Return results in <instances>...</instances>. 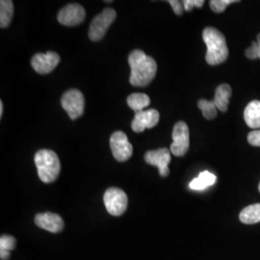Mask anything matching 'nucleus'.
Segmentation results:
<instances>
[{"mask_svg":"<svg viewBox=\"0 0 260 260\" xmlns=\"http://www.w3.org/2000/svg\"><path fill=\"white\" fill-rule=\"evenodd\" d=\"M203 39L207 47L205 60L211 66L223 63L229 57V48L223 33L214 27H206L203 32Z\"/></svg>","mask_w":260,"mask_h":260,"instance_id":"nucleus-2","label":"nucleus"},{"mask_svg":"<svg viewBox=\"0 0 260 260\" xmlns=\"http://www.w3.org/2000/svg\"><path fill=\"white\" fill-rule=\"evenodd\" d=\"M61 104L72 120H76L83 115L85 106L83 93L76 89L67 91L61 99Z\"/></svg>","mask_w":260,"mask_h":260,"instance_id":"nucleus-6","label":"nucleus"},{"mask_svg":"<svg viewBox=\"0 0 260 260\" xmlns=\"http://www.w3.org/2000/svg\"><path fill=\"white\" fill-rule=\"evenodd\" d=\"M238 2L236 0H211L209 2L210 8L215 13H223L225 8L231 5L232 3Z\"/></svg>","mask_w":260,"mask_h":260,"instance_id":"nucleus-21","label":"nucleus"},{"mask_svg":"<svg viewBox=\"0 0 260 260\" xmlns=\"http://www.w3.org/2000/svg\"><path fill=\"white\" fill-rule=\"evenodd\" d=\"M168 3L171 4L172 8L174 10V12L177 14V16H182L183 15V11H184V6L183 3L177 0H169Z\"/></svg>","mask_w":260,"mask_h":260,"instance_id":"nucleus-26","label":"nucleus"},{"mask_svg":"<svg viewBox=\"0 0 260 260\" xmlns=\"http://www.w3.org/2000/svg\"><path fill=\"white\" fill-rule=\"evenodd\" d=\"M245 55L248 59H258V45L256 42H252L251 46L245 51Z\"/></svg>","mask_w":260,"mask_h":260,"instance_id":"nucleus-23","label":"nucleus"},{"mask_svg":"<svg viewBox=\"0 0 260 260\" xmlns=\"http://www.w3.org/2000/svg\"><path fill=\"white\" fill-rule=\"evenodd\" d=\"M128 63L131 69L129 81L136 87L149 85L156 75L157 65L153 58L146 55L142 50H134L130 53Z\"/></svg>","mask_w":260,"mask_h":260,"instance_id":"nucleus-1","label":"nucleus"},{"mask_svg":"<svg viewBox=\"0 0 260 260\" xmlns=\"http://www.w3.org/2000/svg\"><path fill=\"white\" fill-rule=\"evenodd\" d=\"M14 15V4L11 0L0 1V27L6 28L9 26Z\"/></svg>","mask_w":260,"mask_h":260,"instance_id":"nucleus-19","label":"nucleus"},{"mask_svg":"<svg viewBox=\"0 0 260 260\" xmlns=\"http://www.w3.org/2000/svg\"><path fill=\"white\" fill-rule=\"evenodd\" d=\"M2 115H3V103L0 102V117L2 118Z\"/></svg>","mask_w":260,"mask_h":260,"instance_id":"nucleus-29","label":"nucleus"},{"mask_svg":"<svg viewBox=\"0 0 260 260\" xmlns=\"http://www.w3.org/2000/svg\"><path fill=\"white\" fill-rule=\"evenodd\" d=\"M116 17L117 13L115 10L111 8L103 10L101 14L94 17L92 20L89 30V38L93 42L101 41L106 34L108 28L110 27V25L116 19Z\"/></svg>","mask_w":260,"mask_h":260,"instance_id":"nucleus-4","label":"nucleus"},{"mask_svg":"<svg viewBox=\"0 0 260 260\" xmlns=\"http://www.w3.org/2000/svg\"><path fill=\"white\" fill-rule=\"evenodd\" d=\"M173 144L171 145V152L176 156H183L189 149L190 134L188 125L184 121H178L173 129Z\"/></svg>","mask_w":260,"mask_h":260,"instance_id":"nucleus-7","label":"nucleus"},{"mask_svg":"<svg viewBox=\"0 0 260 260\" xmlns=\"http://www.w3.org/2000/svg\"><path fill=\"white\" fill-rule=\"evenodd\" d=\"M216 179H217V177L215 175L211 174L208 171H205V172L201 173L199 175V177L195 178V179H193L190 182L189 187H190V189L196 190V191L205 190L207 187L214 185L215 182H216Z\"/></svg>","mask_w":260,"mask_h":260,"instance_id":"nucleus-16","label":"nucleus"},{"mask_svg":"<svg viewBox=\"0 0 260 260\" xmlns=\"http://www.w3.org/2000/svg\"><path fill=\"white\" fill-rule=\"evenodd\" d=\"M0 256L1 259L7 260L10 257V251H0Z\"/></svg>","mask_w":260,"mask_h":260,"instance_id":"nucleus-27","label":"nucleus"},{"mask_svg":"<svg viewBox=\"0 0 260 260\" xmlns=\"http://www.w3.org/2000/svg\"><path fill=\"white\" fill-rule=\"evenodd\" d=\"M244 119L247 125L253 129L260 127V102L252 101L249 103L244 111Z\"/></svg>","mask_w":260,"mask_h":260,"instance_id":"nucleus-14","label":"nucleus"},{"mask_svg":"<svg viewBox=\"0 0 260 260\" xmlns=\"http://www.w3.org/2000/svg\"><path fill=\"white\" fill-rule=\"evenodd\" d=\"M149 103H150V99L146 93H132L127 98L128 106L136 113L144 111L143 109L149 106Z\"/></svg>","mask_w":260,"mask_h":260,"instance_id":"nucleus-18","label":"nucleus"},{"mask_svg":"<svg viewBox=\"0 0 260 260\" xmlns=\"http://www.w3.org/2000/svg\"><path fill=\"white\" fill-rule=\"evenodd\" d=\"M198 107L202 110L206 120H213L217 117V107L213 102L200 100L198 103Z\"/></svg>","mask_w":260,"mask_h":260,"instance_id":"nucleus-20","label":"nucleus"},{"mask_svg":"<svg viewBox=\"0 0 260 260\" xmlns=\"http://www.w3.org/2000/svg\"><path fill=\"white\" fill-rule=\"evenodd\" d=\"M60 63V56L56 52L47 51V53H37L33 56L31 65L40 75L51 73Z\"/></svg>","mask_w":260,"mask_h":260,"instance_id":"nucleus-11","label":"nucleus"},{"mask_svg":"<svg viewBox=\"0 0 260 260\" xmlns=\"http://www.w3.org/2000/svg\"><path fill=\"white\" fill-rule=\"evenodd\" d=\"M232 93H233L232 87L229 84H221L220 86H218L215 92V98L213 101L218 110L221 112H226Z\"/></svg>","mask_w":260,"mask_h":260,"instance_id":"nucleus-15","label":"nucleus"},{"mask_svg":"<svg viewBox=\"0 0 260 260\" xmlns=\"http://www.w3.org/2000/svg\"><path fill=\"white\" fill-rule=\"evenodd\" d=\"M256 43L258 45V59H260V33L256 37Z\"/></svg>","mask_w":260,"mask_h":260,"instance_id":"nucleus-28","label":"nucleus"},{"mask_svg":"<svg viewBox=\"0 0 260 260\" xmlns=\"http://www.w3.org/2000/svg\"><path fill=\"white\" fill-rule=\"evenodd\" d=\"M258 190H259V192H260V182H259V185H258Z\"/></svg>","mask_w":260,"mask_h":260,"instance_id":"nucleus-30","label":"nucleus"},{"mask_svg":"<svg viewBox=\"0 0 260 260\" xmlns=\"http://www.w3.org/2000/svg\"><path fill=\"white\" fill-rule=\"evenodd\" d=\"M16 247V239L13 236L3 235L0 238V251H13Z\"/></svg>","mask_w":260,"mask_h":260,"instance_id":"nucleus-22","label":"nucleus"},{"mask_svg":"<svg viewBox=\"0 0 260 260\" xmlns=\"http://www.w3.org/2000/svg\"><path fill=\"white\" fill-rule=\"evenodd\" d=\"M248 142L251 146L260 147V129L253 130L248 135Z\"/></svg>","mask_w":260,"mask_h":260,"instance_id":"nucleus-25","label":"nucleus"},{"mask_svg":"<svg viewBox=\"0 0 260 260\" xmlns=\"http://www.w3.org/2000/svg\"><path fill=\"white\" fill-rule=\"evenodd\" d=\"M35 164L40 179L45 183L54 182L59 177L61 164L53 150L41 149L35 154Z\"/></svg>","mask_w":260,"mask_h":260,"instance_id":"nucleus-3","label":"nucleus"},{"mask_svg":"<svg viewBox=\"0 0 260 260\" xmlns=\"http://www.w3.org/2000/svg\"><path fill=\"white\" fill-rule=\"evenodd\" d=\"M103 201L108 213L113 216H121L127 209V196L119 188L107 189L103 196Z\"/></svg>","mask_w":260,"mask_h":260,"instance_id":"nucleus-5","label":"nucleus"},{"mask_svg":"<svg viewBox=\"0 0 260 260\" xmlns=\"http://www.w3.org/2000/svg\"><path fill=\"white\" fill-rule=\"evenodd\" d=\"M110 148L115 159L120 162L128 160L133 153V147L122 131H116L112 134Z\"/></svg>","mask_w":260,"mask_h":260,"instance_id":"nucleus-8","label":"nucleus"},{"mask_svg":"<svg viewBox=\"0 0 260 260\" xmlns=\"http://www.w3.org/2000/svg\"><path fill=\"white\" fill-rule=\"evenodd\" d=\"M239 219L242 223L246 224L260 223V204L245 207L239 215Z\"/></svg>","mask_w":260,"mask_h":260,"instance_id":"nucleus-17","label":"nucleus"},{"mask_svg":"<svg viewBox=\"0 0 260 260\" xmlns=\"http://www.w3.org/2000/svg\"><path fill=\"white\" fill-rule=\"evenodd\" d=\"M85 9L77 3L69 4L58 13V21L66 26H75L82 23L85 19Z\"/></svg>","mask_w":260,"mask_h":260,"instance_id":"nucleus-9","label":"nucleus"},{"mask_svg":"<svg viewBox=\"0 0 260 260\" xmlns=\"http://www.w3.org/2000/svg\"><path fill=\"white\" fill-rule=\"evenodd\" d=\"M160 115L155 109H150L147 111H141L135 114L134 120L131 123L132 130L140 133L146 128L154 127L159 121Z\"/></svg>","mask_w":260,"mask_h":260,"instance_id":"nucleus-12","label":"nucleus"},{"mask_svg":"<svg viewBox=\"0 0 260 260\" xmlns=\"http://www.w3.org/2000/svg\"><path fill=\"white\" fill-rule=\"evenodd\" d=\"M145 160L149 165L158 168L159 174L161 177H166L169 176L171 150H169L166 148L159 149L157 150H149L145 154Z\"/></svg>","mask_w":260,"mask_h":260,"instance_id":"nucleus-10","label":"nucleus"},{"mask_svg":"<svg viewBox=\"0 0 260 260\" xmlns=\"http://www.w3.org/2000/svg\"><path fill=\"white\" fill-rule=\"evenodd\" d=\"M35 223L43 230L52 233H58L64 229V221L58 214L46 212L38 214Z\"/></svg>","mask_w":260,"mask_h":260,"instance_id":"nucleus-13","label":"nucleus"},{"mask_svg":"<svg viewBox=\"0 0 260 260\" xmlns=\"http://www.w3.org/2000/svg\"><path fill=\"white\" fill-rule=\"evenodd\" d=\"M182 3L184 6V10L187 12H190L194 7H199V8L203 7L205 4V1L204 0H184L182 1Z\"/></svg>","mask_w":260,"mask_h":260,"instance_id":"nucleus-24","label":"nucleus"}]
</instances>
